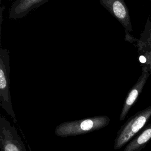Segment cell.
Returning <instances> with one entry per match:
<instances>
[{"instance_id": "cell-1", "label": "cell", "mask_w": 151, "mask_h": 151, "mask_svg": "<svg viewBox=\"0 0 151 151\" xmlns=\"http://www.w3.org/2000/svg\"><path fill=\"white\" fill-rule=\"evenodd\" d=\"M110 120L107 116L101 115L78 120L65 122L56 126L54 133L61 137L84 134L105 127L109 124Z\"/></svg>"}, {"instance_id": "cell-2", "label": "cell", "mask_w": 151, "mask_h": 151, "mask_svg": "<svg viewBox=\"0 0 151 151\" xmlns=\"http://www.w3.org/2000/svg\"><path fill=\"white\" fill-rule=\"evenodd\" d=\"M150 117L151 105L130 117L117 132L113 145L114 150H118L127 144L144 128Z\"/></svg>"}, {"instance_id": "cell-3", "label": "cell", "mask_w": 151, "mask_h": 151, "mask_svg": "<svg viewBox=\"0 0 151 151\" xmlns=\"http://www.w3.org/2000/svg\"><path fill=\"white\" fill-rule=\"evenodd\" d=\"M10 57L6 48L0 49V105L15 123L17 117L12 107L10 94Z\"/></svg>"}, {"instance_id": "cell-4", "label": "cell", "mask_w": 151, "mask_h": 151, "mask_svg": "<svg viewBox=\"0 0 151 151\" xmlns=\"http://www.w3.org/2000/svg\"><path fill=\"white\" fill-rule=\"evenodd\" d=\"M0 149L1 151H27L17 129L2 114L0 116Z\"/></svg>"}, {"instance_id": "cell-5", "label": "cell", "mask_w": 151, "mask_h": 151, "mask_svg": "<svg viewBox=\"0 0 151 151\" xmlns=\"http://www.w3.org/2000/svg\"><path fill=\"white\" fill-rule=\"evenodd\" d=\"M100 4L106 8L124 28L131 32L132 29L129 9L124 0H99Z\"/></svg>"}, {"instance_id": "cell-6", "label": "cell", "mask_w": 151, "mask_h": 151, "mask_svg": "<svg viewBox=\"0 0 151 151\" xmlns=\"http://www.w3.org/2000/svg\"><path fill=\"white\" fill-rule=\"evenodd\" d=\"M148 68L146 66H142V71L136 83L133 85L129 91L119 116V120L122 121L125 119L132 107L136 103L139 96L142 93L144 86L150 74Z\"/></svg>"}, {"instance_id": "cell-7", "label": "cell", "mask_w": 151, "mask_h": 151, "mask_svg": "<svg viewBox=\"0 0 151 151\" xmlns=\"http://www.w3.org/2000/svg\"><path fill=\"white\" fill-rule=\"evenodd\" d=\"M49 0H15L9 12V18L18 19L24 18L31 11L38 8Z\"/></svg>"}, {"instance_id": "cell-8", "label": "cell", "mask_w": 151, "mask_h": 151, "mask_svg": "<svg viewBox=\"0 0 151 151\" xmlns=\"http://www.w3.org/2000/svg\"><path fill=\"white\" fill-rule=\"evenodd\" d=\"M151 140V123L132 139L125 146L123 151H141Z\"/></svg>"}, {"instance_id": "cell-9", "label": "cell", "mask_w": 151, "mask_h": 151, "mask_svg": "<svg viewBox=\"0 0 151 151\" xmlns=\"http://www.w3.org/2000/svg\"><path fill=\"white\" fill-rule=\"evenodd\" d=\"M136 46L142 47L151 51V20L149 18L139 39L136 43Z\"/></svg>"}, {"instance_id": "cell-10", "label": "cell", "mask_w": 151, "mask_h": 151, "mask_svg": "<svg viewBox=\"0 0 151 151\" xmlns=\"http://www.w3.org/2000/svg\"><path fill=\"white\" fill-rule=\"evenodd\" d=\"M138 54L139 61L140 65L146 66L151 73V51L140 46H136Z\"/></svg>"}, {"instance_id": "cell-11", "label": "cell", "mask_w": 151, "mask_h": 151, "mask_svg": "<svg viewBox=\"0 0 151 151\" xmlns=\"http://www.w3.org/2000/svg\"><path fill=\"white\" fill-rule=\"evenodd\" d=\"M125 41L129 42L130 43H134V42H137L138 39H137L136 38L134 37L133 36H132L129 32H128L127 31L125 30V38H124Z\"/></svg>"}, {"instance_id": "cell-12", "label": "cell", "mask_w": 151, "mask_h": 151, "mask_svg": "<svg viewBox=\"0 0 151 151\" xmlns=\"http://www.w3.org/2000/svg\"><path fill=\"white\" fill-rule=\"evenodd\" d=\"M5 7L4 6H1V15H0V18H1V19H0V26H1V29H0V31L1 32V25H2V12H3V10L5 9Z\"/></svg>"}]
</instances>
